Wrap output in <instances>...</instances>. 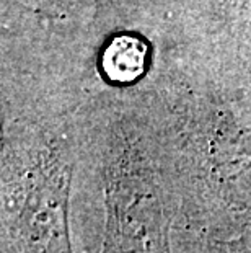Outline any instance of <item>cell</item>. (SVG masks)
I'll return each mask as SVG.
<instances>
[{
	"mask_svg": "<svg viewBox=\"0 0 251 253\" xmlns=\"http://www.w3.org/2000/svg\"><path fill=\"white\" fill-rule=\"evenodd\" d=\"M145 54L147 46L139 38L131 35L116 36L103 52V72L111 82L131 84L142 75Z\"/></svg>",
	"mask_w": 251,
	"mask_h": 253,
	"instance_id": "1",
	"label": "cell"
}]
</instances>
